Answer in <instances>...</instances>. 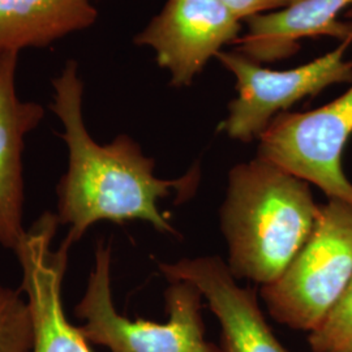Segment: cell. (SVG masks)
I'll list each match as a JSON object with an SVG mask.
<instances>
[{
  "label": "cell",
  "instance_id": "obj_7",
  "mask_svg": "<svg viewBox=\"0 0 352 352\" xmlns=\"http://www.w3.org/2000/svg\"><path fill=\"white\" fill-rule=\"evenodd\" d=\"M241 24L219 0H167L135 43L154 51L171 85L188 87L223 46L240 37Z\"/></svg>",
  "mask_w": 352,
  "mask_h": 352
},
{
  "label": "cell",
  "instance_id": "obj_8",
  "mask_svg": "<svg viewBox=\"0 0 352 352\" xmlns=\"http://www.w3.org/2000/svg\"><path fill=\"white\" fill-rule=\"evenodd\" d=\"M59 225L56 214H42L14 252L23 269L20 291L33 320L32 352H93L80 327H74L64 312L62 287L69 247L63 243L52 250Z\"/></svg>",
  "mask_w": 352,
  "mask_h": 352
},
{
  "label": "cell",
  "instance_id": "obj_9",
  "mask_svg": "<svg viewBox=\"0 0 352 352\" xmlns=\"http://www.w3.org/2000/svg\"><path fill=\"white\" fill-rule=\"evenodd\" d=\"M160 267L170 280L188 282L201 292L221 327V351L289 352L266 322L254 291L240 287L221 258H184Z\"/></svg>",
  "mask_w": 352,
  "mask_h": 352
},
{
  "label": "cell",
  "instance_id": "obj_15",
  "mask_svg": "<svg viewBox=\"0 0 352 352\" xmlns=\"http://www.w3.org/2000/svg\"><path fill=\"white\" fill-rule=\"evenodd\" d=\"M223 6L244 23L248 19L276 12L295 3L296 0H219Z\"/></svg>",
  "mask_w": 352,
  "mask_h": 352
},
{
  "label": "cell",
  "instance_id": "obj_11",
  "mask_svg": "<svg viewBox=\"0 0 352 352\" xmlns=\"http://www.w3.org/2000/svg\"><path fill=\"white\" fill-rule=\"evenodd\" d=\"M247 30L234 43L258 63H276L300 49L302 38L352 34V0H296L276 12L248 19Z\"/></svg>",
  "mask_w": 352,
  "mask_h": 352
},
{
  "label": "cell",
  "instance_id": "obj_1",
  "mask_svg": "<svg viewBox=\"0 0 352 352\" xmlns=\"http://www.w3.org/2000/svg\"><path fill=\"white\" fill-rule=\"evenodd\" d=\"M52 88L51 111L63 124L60 138L68 148V170L56 188L59 223L69 227L64 244L71 248L89 227L102 221L140 219L160 232L175 235L158 202L173 190L180 199L188 197L199 184L200 168L196 166L182 177L164 180L154 175V161L129 136L120 135L106 145L96 142L84 122V82L76 60L65 63Z\"/></svg>",
  "mask_w": 352,
  "mask_h": 352
},
{
  "label": "cell",
  "instance_id": "obj_10",
  "mask_svg": "<svg viewBox=\"0 0 352 352\" xmlns=\"http://www.w3.org/2000/svg\"><path fill=\"white\" fill-rule=\"evenodd\" d=\"M17 63V52L0 54V244L13 252L26 232L23 226L25 136L45 116L39 103L19 98Z\"/></svg>",
  "mask_w": 352,
  "mask_h": 352
},
{
  "label": "cell",
  "instance_id": "obj_6",
  "mask_svg": "<svg viewBox=\"0 0 352 352\" xmlns=\"http://www.w3.org/2000/svg\"><path fill=\"white\" fill-rule=\"evenodd\" d=\"M351 136L352 85L320 109L277 115L258 138V157L352 205V183L342 168Z\"/></svg>",
  "mask_w": 352,
  "mask_h": 352
},
{
  "label": "cell",
  "instance_id": "obj_2",
  "mask_svg": "<svg viewBox=\"0 0 352 352\" xmlns=\"http://www.w3.org/2000/svg\"><path fill=\"white\" fill-rule=\"evenodd\" d=\"M318 213L308 182L258 155L236 164L221 210L232 276L263 286L277 280L311 236Z\"/></svg>",
  "mask_w": 352,
  "mask_h": 352
},
{
  "label": "cell",
  "instance_id": "obj_5",
  "mask_svg": "<svg viewBox=\"0 0 352 352\" xmlns=\"http://www.w3.org/2000/svg\"><path fill=\"white\" fill-rule=\"evenodd\" d=\"M351 43L352 34L315 60L282 71L266 68L239 51H221L215 58L235 76L238 90L222 131L244 142L258 139L277 115L296 102L315 97L334 84L352 82V60L344 58Z\"/></svg>",
  "mask_w": 352,
  "mask_h": 352
},
{
  "label": "cell",
  "instance_id": "obj_4",
  "mask_svg": "<svg viewBox=\"0 0 352 352\" xmlns=\"http://www.w3.org/2000/svg\"><path fill=\"white\" fill-rule=\"evenodd\" d=\"M352 278V205L329 200L315 227L283 274L263 286L266 307L278 322L312 331Z\"/></svg>",
  "mask_w": 352,
  "mask_h": 352
},
{
  "label": "cell",
  "instance_id": "obj_13",
  "mask_svg": "<svg viewBox=\"0 0 352 352\" xmlns=\"http://www.w3.org/2000/svg\"><path fill=\"white\" fill-rule=\"evenodd\" d=\"M33 320L21 291L0 285V352H30Z\"/></svg>",
  "mask_w": 352,
  "mask_h": 352
},
{
  "label": "cell",
  "instance_id": "obj_14",
  "mask_svg": "<svg viewBox=\"0 0 352 352\" xmlns=\"http://www.w3.org/2000/svg\"><path fill=\"white\" fill-rule=\"evenodd\" d=\"M308 343L312 352H352V278Z\"/></svg>",
  "mask_w": 352,
  "mask_h": 352
},
{
  "label": "cell",
  "instance_id": "obj_3",
  "mask_svg": "<svg viewBox=\"0 0 352 352\" xmlns=\"http://www.w3.org/2000/svg\"><path fill=\"white\" fill-rule=\"evenodd\" d=\"M111 248L98 243L88 289L76 307V315L85 320L80 327L89 343L110 352H222L205 338L201 292L184 280H171L164 292V324L129 320L113 307L111 296Z\"/></svg>",
  "mask_w": 352,
  "mask_h": 352
},
{
  "label": "cell",
  "instance_id": "obj_12",
  "mask_svg": "<svg viewBox=\"0 0 352 352\" xmlns=\"http://www.w3.org/2000/svg\"><path fill=\"white\" fill-rule=\"evenodd\" d=\"M97 17L91 0H0V54L49 47Z\"/></svg>",
  "mask_w": 352,
  "mask_h": 352
}]
</instances>
